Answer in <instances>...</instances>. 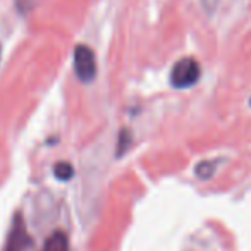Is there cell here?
I'll list each match as a JSON object with an SVG mask.
<instances>
[{
	"label": "cell",
	"mask_w": 251,
	"mask_h": 251,
	"mask_svg": "<svg viewBox=\"0 0 251 251\" xmlns=\"http://www.w3.org/2000/svg\"><path fill=\"white\" fill-rule=\"evenodd\" d=\"M200 74H201V67H200L198 60L193 57H184V59L177 60L171 71V84L179 90L193 86L198 83Z\"/></svg>",
	"instance_id": "6da1fadb"
},
{
	"label": "cell",
	"mask_w": 251,
	"mask_h": 251,
	"mask_svg": "<svg viewBox=\"0 0 251 251\" xmlns=\"http://www.w3.org/2000/svg\"><path fill=\"white\" fill-rule=\"evenodd\" d=\"M74 71L83 83H90L97 76V59L95 52L86 45H77L74 50Z\"/></svg>",
	"instance_id": "7a4b0ae2"
},
{
	"label": "cell",
	"mask_w": 251,
	"mask_h": 251,
	"mask_svg": "<svg viewBox=\"0 0 251 251\" xmlns=\"http://www.w3.org/2000/svg\"><path fill=\"white\" fill-rule=\"evenodd\" d=\"M29 244H31V237H29L28 229L25 226L23 215L16 213L14 220H12V227L9 230L7 241H5L2 251H26Z\"/></svg>",
	"instance_id": "3957f363"
},
{
	"label": "cell",
	"mask_w": 251,
	"mask_h": 251,
	"mask_svg": "<svg viewBox=\"0 0 251 251\" xmlns=\"http://www.w3.org/2000/svg\"><path fill=\"white\" fill-rule=\"evenodd\" d=\"M43 251H69V239H67L66 232L57 230V232L50 234L49 239L45 241Z\"/></svg>",
	"instance_id": "277c9868"
},
{
	"label": "cell",
	"mask_w": 251,
	"mask_h": 251,
	"mask_svg": "<svg viewBox=\"0 0 251 251\" xmlns=\"http://www.w3.org/2000/svg\"><path fill=\"white\" fill-rule=\"evenodd\" d=\"M53 174H55V177L60 179V181H69L74 176V169L69 162H59V164H55V167H53Z\"/></svg>",
	"instance_id": "5b68a950"
},
{
	"label": "cell",
	"mask_w": 251,
	"mask_h": 251,
	"mask_svg": "<svg viewBox=\"0 0 251 251\" xmlns=\"http://www.w3.org/2000/svg\"><path fill=\"white\" fill-rule=\"evenodd\" d=\"M215 165H217V160L200 162V164L196 165V169H195L196 176H198L200 179H208V177H212L213 172H215Z\"/></svg>",
	"instance_id": "8992f818"
},
{
	"label": "cell",
	"mask_w": 251,
	"mask_h": 251,
	"mask_svg": "<svg viewBox=\"0 0 251 251\" xmlns=\"http://www.w3.org/2000/svg\"><path fill=\"white\" fill-rule=\"evenodd\" d=\"M36 2H38V0H16V5H18V9L21 12H28L35 7Z\"/></svg>",
	"instance_id": "52a82bcc"
},
{
	"label": "cell",
	"mask_w": 251,
	"mask_h": 251,
	"mask_svg": "<svg viewBox=\"0 0 251 251\" xmlns=\"http://www.w3.org/2000/svg\"><path fill=\"white\" fill-rule=\"evenodd\" d=\"M0 55H2V50H0Z\"/></svg>",
	"instance_id": "ba28073f"
}]
</instances>
